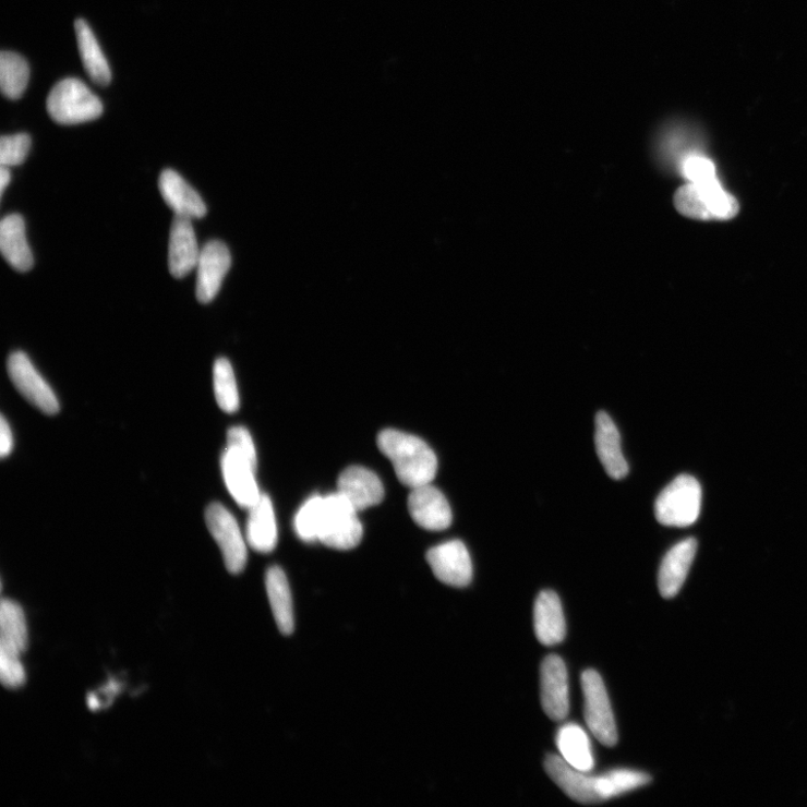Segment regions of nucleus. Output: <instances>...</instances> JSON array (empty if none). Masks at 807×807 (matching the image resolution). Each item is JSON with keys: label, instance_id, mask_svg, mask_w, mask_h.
Wrapping results in <instances>:
<instances>
[{"label": "nucleus", "instance_id": "f257e3e1", "mask_svg": "<svg viewBox=\"0 0 807 807\" xmlns=\"http://www.w3.org/2000/svg\"><path fill=\"white\" fill-rule=\"evenodd\" d=\"M544 766L551 780L571 799L581 804L602 803L652 782L650 775L629 770L593 776L574 769L556 755H549Z\"/></svg>", "mask_w": 807, "mask_h": 807}, {"label": "nucleus", "instance_id": "f03ea898", "mask_svg": "<svg viewBox=\"0 0 807 807\" xmlns=\"http://www.w3.org/2000/svg\"><path fill=\"white\" fill-rule=\"evenodd\" d=\"M380 450L390 460L398 480L410 489L431 483L437 472V458L422 438L387 429L377 438Z\"/></svg>", "mask_w": 807, "mask_h": 807}, {"label": "nucleus", "instance_id": "7ed1b4c3", "mask_svg": "<svg viewBox=\"0 0 807 807\" xmlns=\"http://www.w3.org/2000/svg\"><path fill=\"white\" fill-rule=\"evenodd\" d=\"M677 212L695 220L725 221L739 213L737 198L724 191L719 180L710 183H689L677 190L674 196Z\"/></svg>", "mask_w": 807, "mask_h": 807}, {"label": "nucleus", "instance_id": "20e7f679", "mask_svg": "<svg viewBox=\"0 0 807 807\" xmlns=\"http://www.w3.org/2000/svg\"><path fill=\"white\" fill-rule=\"evenodd\" d=\"M48 112L60 125L88 123L103 115L100 99L83 81L67 77L60 81L48 97Z\"/></svg>", "mask_w": 807, "mask_h": 807}, {"label": "nucleus", "instance_id": "39448f33", "mask_svg": "<svg viewBox=\"0 0 807 807\" xmlns=\"http://www.w3.org/2000/svg\"><path fill=\"white\" fill-rule=\"evenodd\" d=\"M702 490L699 481L689 474L675 478L655 503L659 522L669 528H689L701 511Z\"/></svg>", "mask_w": 807, "mask_h": 807}, {"label": "nucleus", "instance_id": "423d86ee", "mask_svg": "<svg viewBox=\"0 0 807 807\" xmlns=\"http://www.w3.org/2000/svg\"><path fill=\"white\" fill-rule=\"evenodd\" d=\"M363 530L358 510L340 494L323 497L317 541L335 550L354 549Z\"/></svg>", "mask_w": 807, "mask_h": 807}, {"label": "nucleus", "instance_id": "0eeeda50", "mask_svg": "<svg viewBox=\"0 0 807 807\" xmlns=\"http://www.w3.org/2000/svg\"><path fill=\"white\" fill-rule=\"evenodd\" d=\"M581 685L585 697V718L590 732L605 747H615L618 732L604 683L594 670L582 673Z\"/></svg>", "mask_w": 807, "mask_h": 807}, {"label": "nucleus", "instance_id": "6e6552de", "mask_svg": "<svg viewBox=\"0 0 807 807\" xmlns=\"http://www.w3.org/2000/svg\"><path fill=\"white\" fill-rule=\"evenodd\" d=\"M206 521L220 547L228 571L240 574L246 567L248 546L236 518L221 504L214 503L207 508Z\"/></svg>", "mask_w": 807, "mask_h": 807}, {"label": "nucleus", "instance_id": "1a4fd4ad", "mask_svg": "<svg viewBox=\"0 0 807 807\" xmlns=\"http://www.w3.org/2000/svg\"><path fill=\"white\" fill-rule=\"evenodd\" d=\"M8 371L16 389L40 412L55 415L60 411L55 392L24 352L16 351L10 356Z\"/></svg>", "mask_w": 807, "mask_h": 807}, {"label": "nucleus", "instance_id": "9d476101", "mask_svg": "<svg viewBox=\"0 0 807 807\" xmlns=\"http://www.w3.org/2000/svg\"><path fill=\"white\" fill-rule=\"evenodd\" d=\"M257 462L246 456L227 448L221 457V470L226 486L242 507L252 508L262 497L256 481Z\"/></svg>", "mask_w": 807, "mask_h": 807}, {"label": "nucleus", "instance_id": "9b49d317", "mask_svg": "<svg viewBox=\"0 0 807 807\" xmlns=\"http://www.w3.org/2000/svg\"><path fill=\"white\" fill-rule=\"evenodd\" d=\"M434 576L442 583L465 588L472 580V562L461 541H450L431 549L426 554Z\"/></svg>", "mask_w": 807, "mask_h": 807}, {"label": "nucleus", "instance_id": "f8f14e48", "mask_svg": "<svg viewBox=\"0 0 807 807\" xmlns=\"http://www.w3.org/2000/svg\"><path fill=\"white\" fill-rule=\"evenodd\" d=\"M231 266V256L224 242L212 240L201 250L196 265V299L210 303L218 296Z\"/></svg>", "mask_w": 807, "mask_h": 807}, {"label": "nucleus", "instance_id": "ddd939ff", "mask_svg": "<svg viewBox=\"0 0 807 807\" xmlns=\"http://www.w3.org/2000/svg\"><path fill=\"white\" fill-rule=\"evenodd\" d=\"M542 706L553 721H562L570 710L568 670L557 655L547 657L541 666Z\"/></svg>", "mask_w": 807, "mask_h": 807}, {"label": "nucleus", "instance_id": "4468645a", "mask_svg": "<svg viewBox=\"0 0 807 807\" xmlns=\"http://www.w3.org/2000/svg\"><path fill=\"white\" fill-rule=\"evenodd\" d=\"M409 510L419 527L427 531L447 530L453 522L449 502L431 483L412 490Z\"/></svg>", "mask_w": 807, "mask_h": 807}, {"label": "nucleus", "instance_id": "2eb2a0df", "mask_svg": "<svg viewBox=\"0 0 807 807\" xmlns=\"http://www.w3.org/2000/svg\"><path fill=\"white\" fill-rule=\"evenodd\" d=\"M340 493L358 511L381 504L385 490L380 477L370 469L352 466L338 479Z\"/></svg>", "mask_w": 807, "mask_h": 807}, {"label": "nucleus", "instance_id": "dca6fc26", "mask_svg": "<svg viewBox=\"0 0 807 807\" xmlns=\"http://www.w3.org/2000/svg\"><path fill=\"white\" fill-rule=\"evenodd\" d=\"M594 443L605 472L615 480L624 479L629 467L622 450L621 434L613 419L605 412H599L595 417Z\"/></svg>", "mask_w": 807, "mask_h": 807}, {"label": "nucleus", "instance_id": "f3484780", "mask_svg": "<svg viewBox=\"0 0 807 807\" xmlns=\"http://www.w3.org/2000/svg\"><path fill=\"white\" fill-rule=\"evenodd\" d=\"M161 197L176 216L198 219L205 217L207 207L198 193L174 170L161 172L158 180Z\"/></svg>", "mask_w": 807, "mask_h": 807}, {"label": "nucleus", "instance_id": "a211bd4d", "mask_svg": "<svg viewBox=\"0 0 807 807\" xmlns=\"http://www.w3.org/2000/svg\"><path fill=\"white\" fill-rule=\"evenodd\" d=\"M698 550V542L688 539L674 545L663 558L659 588L663 598H674L688 578Z\"/></svg>", "mask_w": 807, "mask_h": 807}, {"label": "nucleus", "instance_id": "6ab92c4d", "mask_svg": "<svg viewBox=\"0 0 807 807\" xmlns=\"http://www.w3.org/2000/svg\"><path fill=\"white\" fill-rule=\"evenodd\" d=\"M198 250L192 219L176 216L170 233L169 268L176 278H183L196 268Z\"/></svg>", "mask_w": 807, "mask_h": 807}, {"label": "nucleus", "instance_id": "aec40b11", "mask_svg": "<svg viewBox=\"0 0 807 807\" xmlns=\"http://www.w3.org/2000/svg\"><path fill=\"white\" fill-rule=\"evenodd\" d=\"M27 643V625L21 605L4 599L0 605V658L21 660Z\"/></svg>", "mask_w": 807, "mask_h": 807}, {"label": "nucleus", "instance_id": "412c9836", "mask_svg": "<svg viewBox=\"0 0 807 807\" xmlns=\"http://www.w3.org/2000/svg\"><path fill=\"white\" fill-rule=\"evenodd\" d=\"M534 628L541 643H561L567 635V625L558 595L550 590L542 591L534 607Z\"/></svg>", "mask_w": 807, "mask_h": 807}, {"label": "nucleus", "instance_id": "4be33fe9", "mask_svg": "<svg viewBox=\"0 0 807 807\" xmlns=\"http://www.w3.org/2000/svg\"><path fill=\"white\" fill-rule=\"evenodd\" d=\"M0 251L14 269L27 272L33 267L34 258L22 216L10 215L3 219L0 225Z\"/></svg>", "mask_w": 807, "mask_h": 807}, {"label": "nucleus", "instance_id": "5701e85b", "mask_svg": "<svg viewBox=\"0 0 807 807\" xmlns=\"http://www.w3.org/2000/svg\"><path fill=\"white\" fill-rule=\"evenodd\" d=\"M246 540L258 553H269L277 544V525L272 501L262 495L260 501L249 509Z\"/></svg>", "mask_w": 807, "mask_h": 807}, {"label": "nucleus", "instance_id": "b1692460", "mask_svg": "<svg viewBox=\"0 0 807 807\" xmlns=\"http://www.w3.org/2000/svg\"><path fill=\"white\" fill-rule=\"evenodd\" d=\"M74 27L80 58L89 77L99 86H108L111 70L93 29L83 19L76 20Z\"/></svg>", "mask_w": 807, "mask_h": 807}, {"label": "nucleus", "instance_id": "393cba45", "mask_svg": "<svg viewBox=\"0 0 807 807\" xmlns=\"http://www.w3.org/2000/svg\"><path fill=\"white\" fill-rule=\"evenodd\" d=\"M266 589L276 625L281 634L291 635L294 630L293 600L287 576L278 567L266 575Z\"/></svg>", "mask_w": 807, "mask_h": 807}, {"label": "nucleus", "instance_id": "a878e982", "mask_svg": "<svg viewBox=\"0 0 807 807\" xmlns=\"http://www.w3.org/2000/svg\"><path fill=\"white\" fill-rule=\"evenodd\" d=\"M556 745L561 757L574 769L590 773L594 767V758L590 739L587 733L576 723L562 726L556 736Z\"/></svg>", "mask_w": 807, "mask_h": 807}, {"label": "nucleus", "instance_id": "bb28decb", "mask_svg": "<svg viewBox=\"0 0 807 807\" xmlns=\"http://www.w3.org/2000/svg\"><path fill=\"white\" fill-rule=\"evenodd\" d=\"M29 80L27 61L14 52L0 56V88L3 95L12 100L20 99L26 91Z\"/></svg>", "mask_w": 807, "mask_h": 807}, {"label": "nucleus", "instance_id": "cd10ccee", "mask_svg": "<svg viewBox=\"0 0 807 807\" xmlns=\"http://www.w3.org/2000/svg\"><path fill=\"white\" fill-rule=\"evenodd\" d=\"M214 388L219 408L229 414L237 412L240 406L239 392L231 363L226 358L215 362Z\"/></svg>", "mask_w": 807, "mask_h": 807}, {"label": "nucleus", "instance_id": "c85d7f7f", "mask_svg": "<svg viewBox=\"0 0 807 807\" xmlns=\"http://www.w3.org/2000/svg\"><path fill=\"white\" fill-rule=\"evenodd\" d=\"M322 505L323 497L312 496L299 509L294 520V528L302 541L308 543L317 541Z\"/></svg>", "mask_w": 807, "mask_h": 807}, {"label": "nucleus", "instance_id": "c756f323", "mask_svg": "<svg viewBox=\"0 0 807 807\" xmlns=\"http://www.w3.org/2000/svg\"><path fill=\"white\" fill-rule=\"evenodd\" d=\"M31 137L27 134L3 136L0 141V164L2 167H17L23 164L31 149Z\"/></svg>", "mask_w": 807, "mask_h": 807}, {"label": "nucleus", "instance_id": "7c9ffc66", "mask_svg": "<svg viewBox=\"0 0 807 807\" xmlns=\"http://www.w3.org/2000/svg\"><path fill=\"white\" fill-rule=\"evenodd\" d=\"M683 174L692 183H710L718 180L716 170L712 161L700 155H690L683 160Z\"/></svg>", "mask_w": 807, "mask_h": 807}, {"label": "nucleus", "instance_id": "2f4dec72", "mask_svg": "<svg viewBox=\"0 0 807 807\" xmlns=\"http://www.w3.org/2000/svg\"><path fill=\"white\" fill-rule=\"evenodd\" d=\"M227 448L233 449L257 462L253 437L244 426H233L227 434Z\"/></svg>", "mask_w": 807, "mask_h": 807}, {"label": "nucleus", "instance_id": "473e14b6", "mask_svg": "<svg viewBox=\"0 0 807 807\" xmlns=\"http://www.w3.org/2000/svg\"><path fill=\"white\" fill-rule=\"evenodd\" d=\"M0 679L9 689L21 688L26 680L21 660L0 658Z\"/></svg>", "mask_w": 807, "mask_h": 807}, {"label": "nucleus", "instance_id": "72a5a7b5", "mask_svg": "<svg viewBox=\"0 0 807 807\" xmlns=\"http://www.w3.org/2000/svg\"><path fill=\"white\" fill-rule=\"evenodd\" d=\"M13 433L12 429L7 421V419L3 417L2 422H0V456L2 458H7L11 455L13 450Z\"/></svg>", "mask_w": 807, "mask_h": 807}, {"label": "nucleus", "instance_id": "f704fd0d", "mask_svg": "<svg viewBox=\"0 0 807 807\" xmlns=\"http://www.w3.org/2000/svg\"><path fill=\"white\" fill-rule=\"evenodd\" d=\"M11 179L12 174L10 168L2 167V170H0V192H2V195L4 194L7 188L10 185Z\"/></svg>", "mask_w": 807, "mask_h": 807}]
</instances>
